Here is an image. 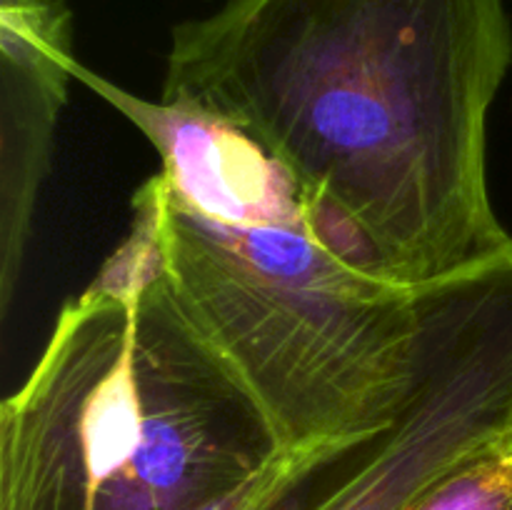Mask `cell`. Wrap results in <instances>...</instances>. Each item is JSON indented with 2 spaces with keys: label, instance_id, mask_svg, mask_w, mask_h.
Masks as SVG:
<instances>
[{
  "label": "cell",
  "instance_id": "1",
  "mask_svg": "<svg viewBox=\"0 0 512 510\" xmlns=\"http://www.w3.org/2000/svg\"><path fill=\"white\" fill-rule=\"evenodd\" d=\"M510 63L505 0H225L173 28L160 100L245 130L420 288L512 243L488 190Z\"/></svg>",
  "mask_w": 512,
  "mask_h": 510
},
{
  "label": "cell",
  "instance_id": "2",
  "mask_svg": "<svg viewBox=\"0 0 512 510\" xmlns=\"http://www.w3.org/2000/svg\"><path fill=\"white\" fill-rule=\"evenodd\" d=\"M283 450L168 273L88 285L0 408V510H203Z\"/></svg>",
  "mask_w": 512,
  "mask_h": 510
},
{
  "label": "cell",
  "instance_id": "3",
  "mask_svg": "<svg viewBox=\"0 0 512 510\" xmlns=\"http://www.w3.org/2000/svg\"><path fill=\"white\" fill-rule=\"evenodd\" d=\"M165 273L288 450L385 428L418 373V288L330 253L295 220L200 215L158 173Z\"/></svg>",
  "mask_w": 512,
  "mask_h": 510
},
{
  "label": "cell",
  "instance_id": "4",
  "mask_svg": "<svg viewBox=\"0 0 512 510\" xmlns=\"http://www.w3.org/2000/svg\"><path fill=\"white\" fill-rule=\"evenodd\" d=\"M413 390L385 428L308 448L265 510H418L512 438V243L418 288Z\"/></svg>",
  "mask_w": 512,
  "mask_h": 510
},
{
  "label": "cell",
  "instance_id": "5",
  "mask_svg": "<svg viewBox=\"0 0 512 510\" xmlns=\"http://www.w3.org/2000/svg\"><path fill=\"white\" fill-rule=\"evenodd\" d=\"M65 0H0V315L10 313L50 170L55 128L75 80Z\"/></svg>",
  "mask_w": 512,
  "mask_h": 510
},
{
  "label": "cell",
  "instance_id": "6",
  "mask_svg": "<svg viewBox=\"0 0 512 510\" xmlns=\"http://www.w3.org/2000/svg\"><path fill=\"white\" fill-rule=\"evenodd\" d=\"M510 503L512 438L448 475L418 510H508Z\"/></svg>",
  "mask_w": 512,
  "mask_h": 510
},
{
  "label": "cell",
  "instance_id": "7",
  "mask_svg": "<svg viewBox=\"0 0 512 510\" xmlns=\"http://www.w3.org/2000/svg\"><path fill=\"white\" fill-rule=\"evenodd\" d=\"M508 510H512V503H510V508H508Z\"/></svg>",
  "mask_w": 512,
  "mask_h": 510
}]
</instances>
